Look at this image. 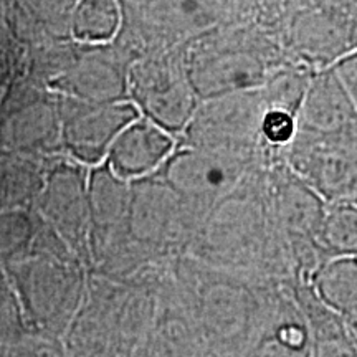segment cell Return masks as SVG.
Wrapping results in <instances>:
<instances>
[{
  "mask_svg": "<svg viewBox=\"0 0 357 357\" xmlns=\"http://www.w3.org/2000/svg\"><path fill=\"white\" fill-rule=\"evenodd\" d=\"M37 200L53 225L79 243L89 218L86 178L83 172L73 166L55 169L48 174Z\"/></svg>",
  "mask_w": 357,
  "mask_h": 357,
  "instance_id": "obj_12",
  "label": "cell"
},
{
  "mask_svg": "<svg viewBox=\"0 0 357 357\" xmlns=\"http://www.w3.org/2000/svg\"><path fill=\"white\" fill-rule=\"evenodd\" d=\"M121 29L118 0H79L73 15V35L82 42H108Z\"/></svg>",
  "mask_w": 357,
  "mask_h": 357,
  "instance_id": "obj_19",
  "label": "cell"
},
{
  "mask_svg": "<svg viewBox=\"0 0 357 357\" xmlns=\"http://www.w3.org/2000/svg\"><path fill=\"white\" fill-rule=\"evenodd\" d=\"M331 71L336 75V78L341 83V86L344 88L346 95L349 96V100L354 106L357 113V50L351 52L349 55L336 61L331 66Z\"/></svg>",
  "mask_w": 357,
  "mask_h": 357,
  "instance_id": "obj_22",
  "label": "cell"
},
{
  "mask_svg": "<svg viewBox=\"0 0 357 357\" xmlns=\"http://www.w3.org/2000/svg\"><path fill=\"white\" fill-rule=\"evenodd\" d=\"M314 248L321 263L329 258H357V202H337L326 207Z\"/></svg>",
  "mask_w": 357,
  "mask_h": 357,
  "instance_id": "obj_17",
  "label": "cell"
},
{
  "mask_svg": "<svg viewBox=\"0 0 357 357\" xmlns=\"http://www.w3.org/2000/svg\"><path fill=\"white\" fill-rule=\"evenodd\" d=\"M176 136L139 116L111 144L105 164L126 182L154 176L176 151Z\"/></svg>",
  "mask_w": 357,
  "mask_h": 357,
  "instance_id": "obj_9",
  "label": "cell"
},
{
  "mask_svg": "<svg viewBox=\"0 0 357 357\" xmlns=\"http://www.w3.org/2000/svg\"><path fill=\"white\" fill-rule=\"evenodd\" d=\"M61 139L79 162L98 166L106 160L118 134L141 116L131 101L89 102L63 96L58 105Z\"/></svg>",
  "mask_w": 357,
  "mask_h": 357,
  "instance_id": "obj_8",
  "label": "cell"
},
{
  "mask_svg": "<svg viewBox=\"0 0 357 357\" xmlns=\"http://www.w3.org/2000/svg\"><path fill=\"white\" fill-rule=\"evenodd\" d=\"M121 52L131 61L149 53L182 47L213 24L195 0H118Z\"/></svg>",
  "mask_w": 357,
  "mask_h": 357,
  "instance_id": "obj_5",
  "label": "cell"
},
{
  "mask_svg": "<svg viewBox=\"0 0 357 357\" xmlns=\"http://www.w3.org/2000/svg\"><path fill=\"white\" fill-rule=\"evenodd\" d=\"M300 131L298 114L283 108L266 106L260 121V142L270 164L281 160Z\"/></svg>",
  "mask_w": 357,
  "mask_h": 357,
  "instance_id": "obj_20",
  "label": "cell"
},
{
  "mask_svg": "<svg viewBox=\"0 0 357 357\" xmlns=\"http://www.w3.org/2000/svg\"><path fill=\"white\" fill-rule=\"evenodd\" d=\"M316 298L341 318L357 311V258L324 260L306 278Z\"/></svg>",
  "mask_w": 357,
  "mask_h": 357,
  "instance_id": "obj_16",
  "label": "cell"
},
{
  "mask_svg": "<svg viewBox=\"0 0 357 357\" xmlns=\"http://www.w3.org/2000/svg\"><path fill=\"white\" fill-rule=\"evenodd\" d=\"M291 296L307 323L312 357H357L346 321L316 298L306 280L293 288Z\"/></svg>",
  "mask_w": 357,
  "mask_h": 357,
  "instance_id": "obj_14",
  "label": "cell"
},
{
  "mask_svg": "<svg viewBox=\"0 0 357 357\" xmlns=\"http://www.w3.org/2000/svg\"><path fill=\"white\" fill-rule=\"evenodd\" d=\"M33 240V222L24 208L0 213V261L24 257Z\"/></svg>",
  "mask_w": 357,
  "mask_h": 357,
  "instance_id": "obj_21",
  "label": "cell"
},
{
  "mask_svg": "<svg viewBox=\"0 0 357 357\" xmlns=\"http://www.w3.org/2000/svg\"><path fill=\"white\" fill-rule=\"evenodd\" d=\"M248 357H312L310 329L293 296L278 303Z\"/></svg>",
  "mask_w": 357,
  "mask_h": 357,
  "instance_id": "obj_15",
  "label": "cell"
},
{
  "mask_svg": "<svg viewBox=\"0 0 357 357\" xmlns=\"http://www.w3.org/2000/svg\"><path fill=\"white\" fill-rule=\"evenodd\" d=\"M253 164L215 151L178 146L155 176L182 202L212 205L222 202L247 181Z\"/></svg>",
  "mask_w": 357,
  "mask_h": 357,
  "instance_id": "obj_7",
  "label": "cell"
},
{
  "mask_svg": "<svg viewBox=\"0 0 357 357\" xmlns=\"http://www.w3.org/2000/svg\"><path fill=\"white\" fill-rule=\"evenodd\" d=\"M45 181L40 169L22 153L0 151V213L24 208L38 199Z\"/></svg>",
  "mask_w": 357,
  "mask_h": 357,
  "instance_id": "obj_18",
  "label": "cell"
},
{
  "mask_svg": "<svg viewBox=\"0 0 357 357\" xmlns=\"http://www.w3.org/2000/svg\"><path fill=\"white\" fill-rule=\"evenodd\" d=\"M342 319L346 321L347 328H349L352 337H354V341H356V344H357V311L354 312V314L347 316V318H342Z\"/></svg>",
  "mask_w": 357,
  "mask_h": 357,
  "instance_id": "obj_23",
  "label": "cell"
},
{
  "mask_svg": "<svg viewBox=\"0 0 357 357\" xmlns=\"http://www.w3.org/2000/svg\"><path fill=\"white\" fill-rule=\"evenodd\" d=\"M268 167H271L268 182L270 202L278 223L294 243L305 245V248L316 253L314 238L328 204L294 176L283 159Z\"/></svg>",
  "mask_w": 357,
  "mask_h": 357,
  "instance_id": "obj_10",
  "label": "cell"
},
{
  "mask_svg": "<svg viewBox=\"0 0 357 357\" xmlns=\"http://www.w3.org/2000/svg\"><path fill=\"white\" fill-rule=\"evenodd\" d=\"M266 109L263 89L234 93L200 101L184 132L182 144L215 151L257 166L270 162L260 142V121Z\"/></svg>",
  "mask_w": 357,
  "mask_h": 357,
  "instance_id": "obj_3",
  "label": "cell"
},
{
  "mask_svg": "<svg viewBox=\"0 0 357 357\" xmlns=\"http://www.w3.org/2000/svg\"><path fill=\"white\" fill-rule=\"evenodd\" d=\"M278 2H280V0H261L263 10H270V8L278 6Z\"/></svg>",
  "mask_w": 357,
  "mask_h": 357,
  "instance_id": "obj_24",
  "label": "cell"
},
{
  "mask_svg": "<svg viewBox=\"0 0 357 357\" xmlns=\"http://www.w3.org/2000/svg\"><path fill=\"white\" fill-rule=\"evenodd\" d=\"M82 63L75 65L68 75L61 78L60 89L65 96L89 102L128 101V71L129 66L118 56L89 53Z\"/></svg>",
  "mask_w": 357,
  "mask_h": 357,
  "instance_id": "obj_13",
  "label": "cell"
},
{
  "mask_svg": "<svg viewBox=\"0 0 357 357\" xmlns=\"http://www.w3.org/2000/svg\"><path fill=\"white\" fill-rule=\"evenodd\" d=\"M182 53L200 101L260 89L276 71L298 63L261 20L212 26L187 40Z\"/></svg>",
  "mask_w": 357,
  "mask_h": 357,
  "instance_id": "obj_1",
  "label": "cell"
},
{
  "mask_svg": "<svg viewBox=\"0 0 357 357\" xmlns=\"http://www.w3.org/2000/svg\"><path fill=\"white\" fill-rule=\"evenodd\" d=\"M298 123L303 131L357 137V113L331 68L312 71Z\"/></svg>",
  "mask_w": 357,
  "mask_h": 357,
  "instance_id": "obj_11",
  "label": "cell"
},
{
  "mask_svg": "<svg viewBox=\"0 0 357 357\" xmlns=\"http://www.w3.org/2000/svg\"><path fill=\"white\" fill-rule=\"evenodd\" d=\"M281 159L328 205L357 202V137L300 129Z\"/></svg>",
  "mask_w": 357,
  "mask_h": 357,
  "instance_id": "obj_6",
  "label": "cell"
},
{
  "mask_svg": "<svg viewBox=\"0 0 357 357\" xmlns=\"http://www.w3.org/2000/svg\"><path fill=\"white\" fill-rule=\"evenodd\" d=\"M260 20L294 61L312 71L357 50V0H280Z\"/></svg>",
  "mask_w": 357,
  "mask_h": 357,
  "instance_id": "obj_2",
  "label": "cell"
},
{
  "mask_svg": "<svg viewBox=\"0 0 357 357\" xmlns=\"http://www.w3.org/2000/svg\"><path fill=\"white\" fill-rule=\"evenodd\" d=\"M128 95L141 116L174 136L184 132L200 105L182 47L136 58L129 65Z\"/></svg>",
  "mask_w": 357,
  "mask_h": 357,
  "instance_id": "obj_4",
  "label": "cell"
}]
</instances>
